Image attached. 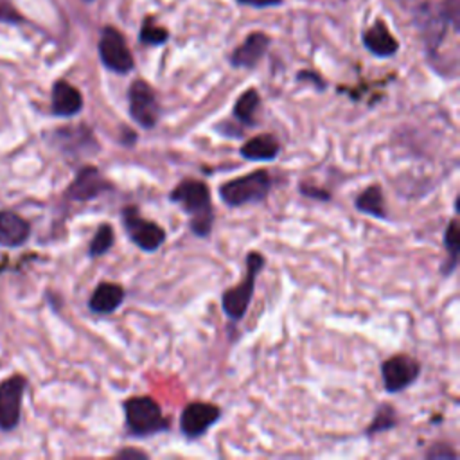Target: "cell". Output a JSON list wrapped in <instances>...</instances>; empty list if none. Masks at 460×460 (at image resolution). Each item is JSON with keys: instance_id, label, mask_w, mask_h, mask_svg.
<instances>
[{"instance_id": "obj_1", "label": "cell", "mask_w": 460, "mask_h": 460, "mask_svg": "<svg viewBox=\"0 0 460 460\" xmlns=\"http://www.w3.org/2000/svg\"><path fill=\"white\" fill-rule=\"evenodd\" d=\"M169 201L189 216V230L196 237H208L214 230L216 210L208 185L198 178L180 180L169 192Z\"/></svg>"}, {"instance_id": "obj_2", "label": "cell", "mask_w": 460, "mask_h": 460, "mask_svg": "<svg viewBox=\"0 0 460 460\" xmlns=\"http://www.w3.org/2000/svg\"><path fill=\"white\" fill-rule=\"evenodd\" d=\"M124 428L131 438H149L171 428L169 417L151 395H131L122 401Z\"/></svg>"}, {"instance_id": "obj_3", "label": "cell", "mask_w": 460, "mask_h": 460, "mask_svg": "<svg viewBox=\"0 0 460 460\" xmlns=\"http://www.w3.org/2000/svg\"><path fill=\"white\" fill-rule=\"evenodd\" d=\"M244 266L246 273L243 279L234 288L225 289L221 295V309L232 323H237L246 316L255 293V280L266 266V257L261 252L252 250L244 257Z\"/></svg>"}, {"instance_id": "obj_4", "label": "cell", "mask_w": 460, "mask_h": 460, "mask_svg": "<svg viewBox=\"0 0 460 460\" xmlns=\"http://www.w3.org/2000/svg\"><path fill=\"white\" fill-rule=\"evenodd\" d=\"M273 189V178L266 169H255L248 174L230 178L217 187L219 199L230 207H244L262 203Z\"/></svg>"}, {"instance_id": "obj_5", "label": "cell", "mask_w": 460, "mask_h": 460, "mask_svg": "<svg viewBox=\"0 0 460 460\" xmlns=\"http://www.w3.org/2000/svg\"><path fill=\"white\" fill-rule=\"evenodd\" d=\"M120 221L128 239L144 253L158 252L167 239L165 228L156 221L146 219L137 205H124L120 208Z\"/></svg>"}, {"instance_id": "obj_6", "label": "cell", "mask_w": 460, "mask_h": 460, "mask_svg": "<svg viewBox=\"0 0 460 460\" xmlns=\"http://www.w3.org/2000/svg\"><path fill=\"white\" fill-rule=\"evenodd\" d=\"M128 111L137 126L153 129L160 120V102L153 86L144 79H135L128 88Z\"/></svg>"}, {"instance_id": "obj_7", "label": "cell", "mask_w": 460, "mask_h": 460, "mask_svg": "<svg viewBox=\"0 0 460 460\" xmlns=\"http://www.w3.org/2000/svg\"><path fill=\"white\" fill-rule=\"evenodd\" d=\"M221 408L207 401H190L181 408L178 426L187 440H198L221 420Z\"/></svg>"}, {"instance_id": "obj_8", "label": "cell", "mask_w": 460, "mask_h": 460, "mask_svg": "<svg viewBox=\"0 0 460 460\" xmlns=\"http://www.w3.org/2000/svg\"><path fill=\"white\" fill-rule=\"evenodd\" d=\"M420 361L410 354H394L381 363V381L386 394H399L420 376Z\"/></svg>"}, {"instance_id": "obj_9", "label": "cell", "mask_w": 460, "mask_h": 460, "mask_svg": "<svg viewBox=\"0 0 460 460\" xmlns=\"http://www.w3.org/2000/svg\"><path fill=\"white\" fill-rule=\"evenodd\" d=\"M99 58L102 65L120 75L129 74L135 68V59L126 45L124 36L115 27H104L99 38Z\"/></svg>"}, {"instance_id": "obj_10", "label": "cell", "mask_w": 460, "mask_h": 460, "mask_svg": "<svg viewBox=\"0 0 460 460\" xmlns=\"http://www.w3.org/2000/svg\"><path fill=\"white\" fill-rule=\"evenodd\" d=\"M113 189L115 185L95 165H84L77 171L66 190V196L75 201H90Z\"/></svg>"}, {"instance_id": "obj_11", "label": "cell", "mask_w": 460, "mask_h": 460, "mask_svg": "<svg viewBox=\"0 0 460 460\" xmlns=\"http://www.w3.org/2000/svg\"><path fill=\"white\" fill-rule=\"evenodd\" d=\"M25 379L13 376L0 385V428L11 429L18 424Z\"/></svg>"}, {"instance_id": "obj_12", "label": "cell", "mask_w": 460, "mask_h": 460, "mask_svg": "<svg viewBox=\"0 0 460 460\" xmlns=\"http://www.w3.org/2000/svg\"><path fill=\"white\" fill-rule=\"evenodd\" d=\"M271 40L264 32H252L248 38L230 54L228 61L234 68H253L266 54Z\"/></svg>"}, {"instance_id": "obj_13", "label": "cell", "mask_w": 460, "mask_h": 460, "mask_svg": "<svg viewBox=\"0 0 460 460\" xmlns=\"http://www.w3.org/2000/svg\"><path fill=\"white\" fill-rule=\"evenodd\" d=\"M280 155V142L271 133H259L244 140L239 156L246 162H273Z\"/></svg>"}, {"instance_id": "obj_14", "label": "cell", "mask_w": 460, "mask_h": 460, "mask_svg": "<svg viewBox=\"0 0 460 460\" xmlns=\"http://www.w3.org/2000/svg\"><path fill=\"white\" fill-rule=\"evenodd\" d=\"M126 298V289L117 282H99L90 295L88 307L92 313L106 316L115 313Z\"/></svg>"}, {"instance_id": "obj_15", "label": "cell", "mask_w": 460, "mask_h": 460, "mask_svg": "<svg viewBox=\"0 0 460 460\" xmlns=\"http://www.w3.org/2000/svg\"><path fill=\"white\" fill-rule=\"evenodd\" d=\"M363 45L376 58H390L399 50V41L392 36L381 20H377L363 32Z\"/></svg>"}, {"instance_id": "obj_16", "label": "cell", "mask_w": 460, "mask_h": 460, "mask_svg": "<svg viewBox=\"0 0 460 460\" xmlns=\"http://www.w3.org/2000/svg\"><path fill=\"white\" fill-rule=\"evenodd\" d=\"M83 110L81 92L66 81H56L52 86V113L58 117H72Z\"/></svg>"}, {"instance_id": "obj_17", "label": "cell", "mask_w": 460, "mask_h": 460, "mask_svg": "<svg viewBox=\"0 0 460 460\" xmlns=\"http://www.w3.org/2000/svg\"><path fill=\"white\" fill-rule=\"evenodd\" d=\"M354 208L365 216L376 217L385 221L388 217V210L385 205V196L383 189L379 183H370L367 185L354 199Z\"/></svg>"}, {"instance_id": "obj_18", "label": "cell", "mask_w": 460, "mask_h": 460, "mask_svg": "<svg viewBox=\"0 0 460 460\" xmlns=\"http://www.w3.org/2000/svg\"><path fill=\"white\" fill-rule=\"evenodd\" d=\"M29 237V225L14 212H0V244L20 246Z\"/></svg>"}, {"instance_id": "obj_19", "label": "cell", "mask_w": 460, "mask_h": 460, "mask_svg": "<svg viewBox=\"0 0 460 460\" xmlns=\"http://www.w3.org/2000/svg\"><path fill=\"white\" fill-rule=\"evenodd\" d=\"M261 106V95L255 88L244 90L234 102L232 108V120H235L241 128H252L257 126L255 113Z\"/></svg>"}, {"instance_id": "obj_20", "label": "cell", "mask_w": 460, "mask_h": 460, "mask_svg": "<svg viewBox=\"0 0 460 460\" xmlns=\"http://www.w3.org/2000/svg\"><path fill=\"white\" fill-rule=\"evenodd\" d=\"M444 250L447 252V259L440 266L442 277H451L455 270L458 268V255H460V234H458V221L456 217H451L446 225L444 235H442Z\"/></svg>"}, {"instance_id": "obj_21", "label": "cell", "mask_w": 460, "mask_h": 460, "mask_svg": "<svg viewBox=\"0 0 460 460\" xmlns=\"http://www.w3.org/2000/svg\"><path fill=\"white\" fill-rule=\"evenodd\" d=\"M397 424H399L397 410L390 402H381V404H377V408L372 415V420L365 428V437L372 438L379 433L392 431L394 428H397Z\"/></svg>"}, {"instance_id": "obj_22", "label": "cell", "mask_w": 460, "mask_h": 460, "mask_svg": "<svg viewBox=\"0 0 460 460\" xmlns=\"http://www.w3.org/2000/svg\"><path fill=\"white\" fill-rule=\"evenodd\" d=\"M115 244V230L110 223H102L97 226L90 244H88V255L90 257H101L108 253Z\"/></svg>"}, {"instance_id": "obj_23", "label": "cell", "mask_w": 460, "mask_h": 460, "mask_svg": "<svg viewBox=\"0 0 460 460\" xmlns=\"http://www.w3.org/2000/svg\"><path fill=\"white\" fill-rule=\"evenodd\" d=\"M138 38L146 45H164L169 40V32H167V29L151 23V20H146L142 23Z\"/></svg>"}, {"instance_id": "obj_24", "label": "cell", "mask_w": 460, "mask_h": 460, "mask_svg": "<svg viewBox=\"0 0 460 460\" xmlns=\"http://www.w3.org/2000/svg\"><path fill=\"white\" fill-rule=\"evenodd\" d=\"M424 458H433V460H444V458H458V453L446 442H433L426 451Z\"/></svg>"}, {"instance_id": "obj_25", "label": "cell", "mask_w": 460, "mask_h": 460, "mask_svg": "<svg viewBox=\"0 0 460 460\" xmlns=\"http://www.w3.org/2000/svg\"><path fill=\"white\" fill-rule=\"evenodd\" d=\"M298 192L309 199H316V201H329L331 199V192L322 189V187H316V185H311L307 181H300L298 183Z\"/></svg>"}, {"instance_id": "obj_26", "label": "cell", "mask_w": 460, "mask_h": 460, "mask_svg": "<svg viewBox=\"0 0 460 460\" xmlns=\"http://www.w3.org/2000/svg\"><path fill=\"white\" fill-rule=\"evenodd\" d=\"M214 131L226 138H241L244 133V128L235 126V122L234 120L230 122V119H228V120H221V122L214 124Z\"/></svg>"}, {"instance_id": "obj_27", "label": "cell", "mask_w": 460, "mask_h": 460, "mask_svg": "<svg viewBox=\"0 0 460 460\" xmlns=\"http://www.w3.org/2000/svg\"><path fill=\"white\" fill-rule=\"evenodd\" d=\"M115 456L117 458H124V460H133V458L147 460L149 458V455L144 449H137V447H122V449H119L115 453Z\"/></svg>"}, {"instance_id": "obj_28", "label": "cell", "mask_w": 460, "mask_h": 460, "mask_svg": "<svg viewBox=\"0 0 460 460\" xmlns=\"http://www.w3.org/2000/svg\"><path fill=\"white\" fill-rule=\"evenodd\" d=\"M296 79H298V81H311V83L314 84V88H318L320 92L325 90V81L320 77V74H316V72H313V70H300V72L296 74Z\"/></svg>"}, {"instance_id": "obj_29", "label": "cell", "mask_w": 460, "mask_h": 460, "mask_svg": "<svg viewBox=\"0 0 460 460\" xmlns=\"http://www.w3.org/2000/svg\"><path fill=\"white\" fill-rule=\"evenodd\" d=\"M22 16L14 11V7L5 2V0H0V20L2 22H18Z\"/></svg>"}, {"instance_id": "obj_30", "label": "cell", "mask_w": 460, "mask_h": 460, "mask_svg": "<svg viewBox=\"0 0 460 460\" xmlns=\"http://www.w3.org/2000/svg\"><path fill=\"white\" fill-rule=\"evenodd\" d=\"M237 2L252 7H270V5H279L282 0H237Z\"/></svg>"}, {"instance_id": "obj_31", "label": "cell", "mask_w": 460, "mask_h": 460, "mask_svg": "<svg viewBox=\"0 0 460 460\" xmlns=\"http://www.w3.org/2000/svg\"><path fill=\"white\" fill-rule=\"evenodd\" d=\"M120 142H122V146H135V142H137V133L133 131V129H124V137L120 138Z\"/></svg>"}]
</instances>
